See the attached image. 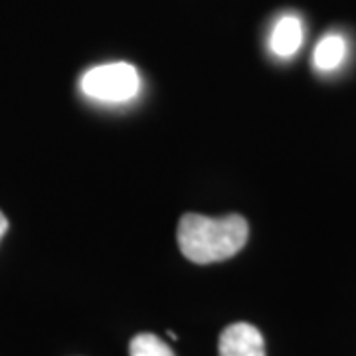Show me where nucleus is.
I'll return each instance as SVG.
<instances>
[{
    "instance_id": "6",
    "label": "nucleus",
    "mask_w": 356,
    "mask_h": 356,
    "mask_svg": "<svg viewBox=\"0 0 356 356\" xmlns=\"http://www.w3.org/2000/svg\"><path fill=\"white\" fill-rule=\"evenodd\" d=\"M131 356H175V353L168 348V344L165 341H161L154 334H137L131 346H129Z\"/></svg>"
},
{
    "instance_id": "3",
    "label": "nucleus",
    "mask_w": 356,
    "mask_h": 356,
    "mask_svg": "<svg viewBox=\"0 0 356 356\" xmlns=\"http://www.w3.org/2000/svg\"><path fill=\"white\" fill-rule=\"evenodd\" d=\"M220 356H266L261 332L250 323H234L220 334Z\"/></svg>"
},
{
    "instance_id": "5",
    "label": "nucleus",
    "mask_w": 356,
    "mask_h": 356,
    "mask_svg": "<svg viewBox=\"0 0 356 356\" xmlns=\"http://www.w3.org/2000/svg\"><path fill=\"white\" fill-rule=\"evenodd\" d=\"M344 56H346V40L339 34H327L315 48L313 64L321 72H332L343 64Z\"/></svg>"
},
{
    "instance_id": "7",
    "label": "nucleus",
    "mask_w": 356,
    "mask_h": 356,
    "mask_svg": "<svg viewBox=\"0 0 356 356\" xmlns=\"http://www.w3.org/2000/svg\"><path fill=\"white\" fill-rule=\"evenodd\" d=\"M6 229H8V220L4 218V214L0 212V238L6 234Z\"/></svg>"
},
{
    "instance_id": "2",
    "label": "nucleus",
    "mask_w": 356,
    "mask_h": 356,
    "mask_svg": "<svg viewBox=\"0 0 356 356\" xmlns=\"http://www.w3.org/2000/svg\"><path fill=\"white\" fill-rule=\"evenodd\" d=\"M140 88L137 67L125 62L95 65L81 77V91L103 103H123L133 99Z\"/></svg>"
},
{
    "instance_id": "4",
    "label": "nucleus",
    "mask_w": 356,
    "mask_h": 356,
    "mask_svg": "<svg viewBox=\"0 0 356 356\" xmlns=\"http://www.w3.org/2000/svg\"><path fill=\"white\" fill-rule=\"evenodd\" d=\"M303 44V26L297 16H283L273 26L269 46L271 51L280 58H291Z\"/></svg>"
},
{
    "instance_id": "1",
    "label": "nucleus",
    "mask_w": 356,
    "mask_h": 356,
    "mask_svg": "<svg viewBox=\"0 0 356 356\" xmlns=\"http://www.w3.org/2000/svg\"><path fill=\"white\" fill-rule=\"evenodd\" d=\"M250 236L248 222L238 214L208 218L184 214L178 222V248L192 264H216L242 250Z\"/></svg>"
}]
</instances>
